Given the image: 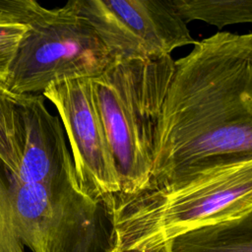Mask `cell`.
<instances>
[{
    "label": "cell",
    "instance_id": "11",
    "mask_svg": "<svg viewBox=\"0 0 252 252\" xmlns=\"http://www.w3.org/2000/svg\"><path fill=\"white\" fill-rule=\"evenodd\" d=\"M20 98V94L0 86V159L14 172L21 165L25 145Z\"/></svg>",
    "mask_w": 252,
    "mask_h": 252
},
{
    "label": "cell",
    "instance_id": "14",
    "mask_svg": "<svg viewBox=\"0 0 252 252\" xmlns=\"http://www.w3.org/2000/svg\"><path fill=\"white\" fill-rule=\"evenodd\" d=\"M0 252H25L12 224L7 202L0 185Z\"/></svg>",
    "mask_w": 252,
    "mask_h": 252
},
{
    "label": "cell",
    "instance_id": "10",
    "mask_svg": "<svg viewBox=\"0 0 252 252\" xmlns=\"http://www.w3.org/2000/svg\"><path fill=\"white\" fill-rule=\"evenodd\" d=\"M186 24L202 21L219 30L236 24H252V0H169Z\"/></svg>",
    "mask_w": 252,
    "mask_h": 252
},
{
    "label": "cell",
    "instance_id": "15",
    "mask_svg": "<svg viewBox=\"0 0 252 252\" xmlns=\"http://www.w3.org/2000/svg\"><path fill=\"white\" fill-rule=\"evenodd\" d=\"M125 252H171V242L151 248V249H146V250H132V251H125Z\"/></svg>",
    "mask_w": 252,
    "mask_h": 252
},
{
    "label": "cell",
    "instance_id": "12",
    "mask_svg": "<svg viewBox=\"0 0 252 252\" xmlns=\"http://www.w3.org/2000/svg\"><path fill=\"white\" fill-rule=\"evenodd\" d=\"M30 25L0 21V86L6 87L9 71Z\"/></svg>",
    "mask_w": 252,
    "mask_h": 252
},
{
    "label": "cell",
    "instance_id": "13",
    "mask_svg": "<svg viewBox=\"0 0 252 252\" xmlns=\"http://www.w3.org/2000/svg\"><path fill=\"white\" fill-rule=\"evenodd\" d=\"M44 9L33 0H0V21L30 25Z\"/></svg>",
    "mask_w": 252,
    "mask_h": 252
},
{
    "label": "cell",
    "instance_id": "9",
    "mask_svg": "<svg viewBox=\"0 0 252 252\" xmlns=\"http://www.w3.org/2000/svg\"><path fill=\"white\" fill-rule=\"evenodd\" d=\"M172 252H252V211L177 237Z\"/></svg>",
    "mask_w": 252,
    "mask_h": 252
},
{
    "label": "cell",
    "instance_id": "3",
    "mask_svg": "<svg viewBox=\"0 0 252 252\" xmlns=\"http://www.w3.org/2000/svg\"><path fill=\"white\" fill-rule=\"evenodd\" d=\"M174 69L171 55L113 58L102 74L91 79L120 183V194L113 205L148 188L157 130Z\"/></svg>",
    "mask_w": 252,
    "mask_h": 252
},
{
    "label": "cell",
    "instance_id": "1",
    "mask_svg": "<svg viewBox=\"0 0 252 252\" xmlns=\"http://www.w3.org/2000/svg\"><path fill=\"white\" fill-rule=\"evenodd\" d=\"M248 157H252V58L243 34L219 32L198 40L187 55L175 60L146 190Z\"/></svg>",
    "mask_w": 252,
    "mask_h": 252
},
{
    "label": "cell",
    "instance_id": "16",
    "mask_svg": "<svg viewBox=\"0 0 252 252\" xmlns=\"http://www.w3.org/2000/svg\"><path fill=\"white\" fill-rule=\"evenodd\" d=\"M243 37H244V41H245L247 52H248L249 56L252 58V32L251 33L243 34Z\"/></svg>",
    "mask_w": 252,
    "mask_h": 252
},
{
    "label": "cell",
    "instance_id": "4",
    "mask_svg": "<svg viewBox=\"0 0 252 252\" xmlns=\"http://www.w3.org/2000/svg\"><path fill=\"white\" fill-rule=\"evenodd\" d=\"M12 224L32 252H113L118 248L109 209L83 194L77 182L22 181L0 159Z\"/></svg>",
    "mask_w": 252,
    "mask_h": 252
},
{
    "label": "cell",
    "instance_id": "17",
    "mask_svg": "<svg viewBox=\"0 0 252 252\" xmlns=\"http://www.w3.org/2000/svg\"><path fill=\"white\" fill-rule=\"evenodd\" d=\"M113 252H121V251H120V250H119V249H118V248H117V249H115V250H114V251H113Z\"/></svg>",
    "mask_w": 252,
    "mask_h": 252
},
{
    "label": "cell",
    "instance_id": "8",
    "mask_svg": "<svg viewBox=\"0 0 252 252\" xmlns=\"http://www.w3.org/2000/svg\"><path fill=\"white\" fill-rule=\"evenodd\" d=\"M20 108L25 145L16 175L28 183L77 182L63 126L59 118L47 110L42 94H22Z\"/></svg>",
    "mask_w": 252,
    "mask_h": 252
},
{
    "label": "cell",
    "instance_id": "7",
    "mask_svg": "<svg viewBox=\"0 0 252 252\" xmlns=\"http://www.w3.org/2000/svg\"><path fill=\"white\" fill-rule=\"evenodd\" d=\"M42 95L53 103L63 123L80 191L110 210L119 197L120 183L91 79L51 83Z\"/></svg>",
    "mask_w": 252,
    "mask_h": 252
},
{
    "label": "cell",
    "instance_id": "2",
    "mask_svg": "<svg viewBox=\"0 0 252 252\" xmlns=\"http://www.w3.org/2000/svg\"><path fill=\"white\" fill-rule=\"evenodd\" d=\"M250 211L252 157L204 167L110 209L121 252L155 248Z\"/></svg>",
    "mask_w": 252,
    "mask_h": 252
},
{
    "label": "cell",
    "instance_id": "5",
    "mask_svg": "<svg viewBox=\"0 0 252 252\" xmlns=\"http://www.w3.org/2000/svg\"><path fill=\"white\" fill-rule=\"evenodd\" d=\"M113 57L93 26L73 8L47 9L30 23L11 65L6 89L38 94L51 84L94 79Z\"/></svg>",
    "mask_w": 252,
    "mask_h": 252
},
{
    "label": "cell",
    "instance_id": "6",
    "mask_svg": "<svg viewBox=\"0 0 252 252\" xmlns=\"http://www.w3.org/2000/svg\"><path fill=\"white\" fill-rule=\"evenodd\" d=\"M113 58L157 59L195 45L187 24L169 0H71Z\"/></svg>",
    "mask_w": 252,
    "mask_h": 252
}]
</instances>
